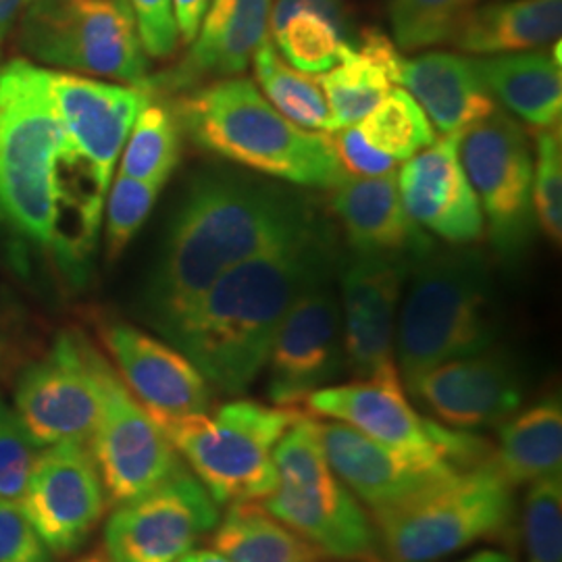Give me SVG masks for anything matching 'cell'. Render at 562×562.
Masks as SVG:
<instances>
[{
  "label": "cell",
  "mask_w": 562,
  "mask_h": 562,
  "mask_svg": "<svg viewBox=\"0 0 562 562\" xmlns=\"http://www.w3.org/2000/svg\"><path fill=\"white\" fill-rule=\"evenodd\" d=\"M104 190L74 150L48 90V69L0 65V227L53 255L83 281L99 240Z\"/></svg>",
  "instance_id": "obj_1"
},
{
  "label": "cell",
  "mask_w": 562,
  "mask_h": 562,
  "mask_svg": "<svg viewBox=\"0 0 562 562\" xmlns=\"http://www.w3.org/2000/svg\"><path fill=\"white\" fill-rule=\"evenodd\" d=\"M302 194L234 169H206L188 183L142 290V317L162 338L227 269L308 227Z\"/></svg>",
  "instance_id": "obj_2"
},
{
  "label": "cell",
  "mask_w": 562,
  "mask_h": 562,
  "mask_svg": "<svg viewBox=\"0 0 562 562\" xmlns=\"http://www.w3.org/2000/svg\"><path fill=\"white\" fill-rule=\"evenodd\" d=\"M322 222L227 269L165 336L211 387L244 394L261 375L281 322L302 290L331 271Z\"/></svg>",
  "instance_id": "obj_3"
},
{
  "label": "cell",
  "mask_w": 562,
  "mask_h": 562,
  "mask_svg": "<svg viewBox=\"0 0 562 562\" xmlns=\"http://www.w3.org/2000/svg\"><path fill=\"white\" fill-rule=\"evenodd\" d=\"M173 113L192 144L273 180L331 190L346 176L329 134L285 120L252 80L225 78L192 88Z\"/></svg>",
  "instance_id": "obj_4"
},
{
  "label": "cell",
  "mask_w": 562,
  "mask_h": 562,
  "mask_svg": "<svg viewBox=\"0 0 562 562\" xmlns=\"http://www.w3.org/2000/svg\"><path fill=\"white\" fill-rule=\"evenodd\" d=\"M408 278L394 338L404 385L436 364L496 346L501 319L483 252L434 248L413 262Z\"/></svg>",
  "instance_id": "obj_5"
},
{
  "label": "cell",
  "mask_w": 562,
  "mask_h": 562,
  "mask_svg": "<svg viewBox=\"0 0 562 562\" xmlns=\"http://www.w3.org/2000/svg\"><path fill=\"white\" fill-rule=\"evenodd\" d=\"M515 487L494 454L371 513L383 562H436L504 536L515 519Z\"/></svg>",
  "instance_id": "obj_6"
},
{
  "label": "cell",
  "mask_w": 562,
  "mask_h": 562,
  "mask_svg": "<svg viewBox=\"0 0 562 562\" xmlns=\"http://www.w3.org/2000/svg\"><path fill=\"white\" fill-rule=\"evenodd\" d=\"M301 415L292 406L246 398L225 402L211 415L167 417L150 413L192 475L220 506L261 503L276 492L273 450Z\"/></svg>",
  "instance_id": "obj_7"
},
{
  "label": "cell",
  "mask_w": 562,
  "mask_h": 562,
  "mask_svg": "<svg viewBox=\"0 0 562 562\" xmlns=\"http://www.w3.org/2000/svg\"><path fill=\"white\" fill-rule=\"evenodd\" d=\"M21 48L46 67L146 88L148 55L127 0H30Z\"/></svg>",
  "instance_id": "obj_8"
},
{
  "label": "cell",
  "mask_w": 562,
  "mask_h": 562,
  "mask_svg": "<svg viewBox=\"0 0 562 562\" xmlns=\"http://www.w3.org/2000/svg\"><path fill=\"white\" fill-rule=\"evenodd\" d=\"M304 404L311 415L344 423L425 467L462 471L492 454L490 443L471 431L450 429L422 417L408 402L401 373L380 380L331 383L313 392Z\"/></svg>",
  "instance_id": "obj_9"
},
{
  "label": "cell",
  "mask_w": 562,
  "mask_h": 562,
  "mask_svg": "<svg viewBox=\"0 0 562 562\" xmlns=\"http://www.w3.org/2000/svg\"><path fill=\"white\" fill-rule=\"evenodd\" d=\"M459 159L494 250L503 261H517L533 232V157L525 130L496 109L462 130Z\"/></svg>",
  "instance_id": "obj_10"
},
{
  "label": "cell",
  "mask_w": 562,
  "mask_h": 562,
  "mask_svg": "<svg viewBox=\"0 0 562 562\" xmlns=\"http://www.w3.org/2000/svg\"><path fill=\"white\" fill-rule=\"evenodd\" d=\"M90 361L101 390V415L88 448L106 501L117 506L165 482L183 462L161 427L94 346Z\"/></svg>",
  "instance_id": "obj_11"
},
{
  "label": "cell",
  "mask_w": 562,
  "mask_h": 562,
  "mask_svg": "<svg viewBox=\"0 0 562 562\" xmlns=\"http://www.w3.org/2000/svg\"><path fill=\"white\" fill-rule=\"evenodd\" d=\"M220 522V504L181 464L165 482L117 504L104 527L113 562H178Z\"/></svg>",
  "instance_id": "obj_12"
},
{
  "label": "cell",
  "mask_w": 562,
  "mask_h": 562,
  "mask_svg": "<svg viewBox=\"0 0 562 562\" xmlns=\"http://www.w3.org/2000/svg\"><path fill=\"white\" fill-rule=\"evenodd\" d=\"M331 271L311 281L288 308L267 359V396L292 406L338 380L346 364L340 299Z\"/></svg>",
  "instance_id": "obj_13"
},
{
  "label": "cell",
  "mask_w": 562,
  "mask_h": 562,
  "mask_svg": "<svg viewBox=\"0 0 562 562\" xmlns=\"http://www.w3.org/2000/svg\"><path fill=\"white\" fill-rule=\"evenodd\" d=\"M90 350V341L60 334L53 348L21 373L15 413L38 448L90 442L101 415V390Z\"/></svg>",
  "instance_id": "obj_14"
},
{
  "label": "cell",
  "mask_w": 562,
  "mask_h": 562,
  "mask_svg": "<svg viewBox=\"0 0 562 562\" xmlns=\"http://www.w3.org/2000/svg\"><path fill=\"white\" fill-rule=\"evenodd\" d=\"M106 503L88 442H60L38 454L20 508L55 557H69L97 529Z\"/></svg>",
  "instance_id": "obj_15"
},
{
  "label": "cell",
  "mask_w": 562,
  "mask_h": 562,
  "mask_svg": "<svg viewBox=\"0 0 562 562\" xmlns=\"http://www.w3.org/2000/svg\"><path fill=\"white\" fill-rule=\"evenodd\" d=\"M413 262L402 257L355 255L341 271L340 308L346 364L359 380L396 375V322Z\"/></svg>",
  "instance_id": "obj_16"
},
{
  "label": "cell",
  "mask_w": 562,
  "mask_h": 562,
  "mask_svg": "<svg viewBox=\"0 0 562 562\" xmlns=\"http://www.w3.org/2000/svg\"><path fill=\"white\" fill-rule=\"evenodd\" d=\"M404 387L438 422L461 431L501 425L525 401L519 362L496 346L436 364Z\"/></svg>",
  "instance_id": "obj_17"
},
{
  "label": "cell",
  "mask_w": 562,
  "mask_h": 562,
  "mask_svg": "<svg viewBox=\"0 0 562 562\" xmlns=\"http://www.w3.org/2000/svg\"><path fill=\"white\" fill-rule=\"evenodd\" d=\"M48 69V90L63 130L102 188H111L121 150L153 94L146 88Z\"/></svg>",
  "instance_id": "obj_18"
},
{
  "label": "cell",
  "mask_w": 562,
  "mask_h": 562,
  "mask_svg": "<svg viewBox=\"0 0 562 562\" xmlns=\"http://www.w3.org/2000/svg\"><path fill=\"white\" fill-rule=\"evenodd\" d=\"M101 336L121 380L146 411L167 417L211 411V383L173 344L125 322L102 323Z\"/></svg>",
  "instance_id": "obj_19"
},
{
  "label": "cell",
  "mask_w": 562,
  "mask_h": 562,
  "mask_svg": "<svg viewBox=\"0 0 562 562\" xmlns=\"http://www.w3.org/2000/svg\"><path fill=\"white\" fill-rule=\"evenodd\" d=\"M461 134H443L404 161L396 181L402 204L413 222L442 240L464 246L482 238L485 223L459 159Z\"/></svg>",
  "instance_id": "obj_20"
},
{
  "label": "cell",
  "mask_w": 562,
  "mask_h": 562,
  "mask_svg": "<svg viewBox=\"0 0 562 562\" xmlns=\"http://www.w3.org/2000/svg\"><path fill=\"white\" fill-rule=\"evenodd\" d=\"M271 7L273 0H211L183 59L162 76L148 78L146 90L183 94L209 81L241 76L269 41Z\"/></svg>",
  "instance_id": "obj_21"
},
{
  "label": "cell",
  "mask_w": 562,
  "mask_h": 562,
  "mask_svg": "<svg viewBox=\"0 0 562 562\" xmlns=\"http://www.w3.org/2000/svg\"><path fill=\"white\" fill-rule=\"evenodd\" d=\"M261 504L327 559L383 562L375 522L338 477L311 487L278 485Z\"/></svg>",
  "instance_id": "obj_22"
},
{
  "label": "cell",
  "mask_w": 562,
  "mask_h": 562,
  "mask_svg": "<svg viewBox=\"0 0 562 562\" xmlns=\"http://www.w3.org/2000/svg\"><path fill=\"white\" fill-rule=\"evenodd\" d=\"M317 425L331 471L371 513L401 503L423 487L459 473L411 461L344 423L323 419Z\"/></svg>",
  "instance_id": "obj_23"
},
{
  "label": "cell",
  "mask_w": 562,
  "mask_h": 562,
  "mask_svg": "<svg viewBox=\"0 0 562 562\" xmlns=\"http://www.w3.org/2000/svg\"><path fill=\"white\" fill-rule=\"evenodd\" d=\"M331 209L355 255L419 261L434 250L431 238L402 204L396 173L380 178L344 176L331 188Z\"/></svg>",
  "instance_id": "obj_24"
},
{
  "label": "cell",
  "mask_w": 562,
  "mask_h": 562,
  "mask_svg": "<svg viewBox=\"0 0 562 562\" xmlns=\"http://www.w3.org/2000/svg\"><path fill=\"white\" fill-rule=\"evenodd\" d=\"M398 86L422 104L427 120L442 136L462 132L496 111L475 59L457 53L431 50L404 59Z\"/></svg>",
  "instance_id": "obj_25"
},
{
  "label": "cell",
  "mask_w": 562,
  "mask_h": 562,
  "mask_svg": "<svg viewBox=\"0 0 562 562\" xmlns=\"http://www.w3.org/2000/svg\"><path fill=\"white\" fill-rule=\"evenodd\" d=\"M402 63L401 48L380 30H364L359 46H346L340 60L317 76L329 109L327 132L359 125L398 86Z\"/></svg>",
  "instance_id": "obj_26"
},
{
  "label": "cell",
  "mask_w": 562,
  "mask_h": 562,
  "mask_svg": "<svg viewBox=\"0 0 562 562\" xmlns=\"http://www.w3.org/2000/svg\"><path fill=\"white\" fill-rule=\"evenodd\" d=\"M561 30L562 0H492L473 4L448 42L469 55L496 57L546 48Z\"/></svg>",
  "instance_id": "obj_27"
},
{
  "label": "cell",
  "mask_w": 562,
  "mask_h": 562,
  "mask_svg": "<svg viewBox=\"0 0 562 562\" xmlns=\"http://www.w3.org/2000/svg\"><path fill=\"white\" fill-rule=\"evenodd\" d=\"M494 101L529 123L548 130L561 125V42L554 48L475 59Z\"/></svg>",
  "instance_id": "obj_28"
},
{
  "label": "cell",
  "mask_w": 562,
  "mask_h": 562,
  "mask_svg": "<svg viewBox=\"0 0 562 562\" xmlns=\"http://www.w3.org/2000/svg\"><path fill=\"white\" fill-rule=\"evenodd\" d=\"M269 27L278 53L302 74L322 76L355 44L344 0H276Z\"/></svg>",
  "instance_id": "obj_29"
},
{
  "label": "cell",
  "mask_w": 562,
  "mask_h": 562,
  "mask_svg": "<svg viewBox=\"0 0 562 562\" xmlns=\"http://www.w3.org/2000/svg\"><path fill=\"white\" fill-rule=\"evenodd\" d=\"M494 462L513 487L561 475L562 404L557 394L501 423Z\"/></svg>",
  "instance_id": "obj_30"
},
{
  "label": "cell",
  "mask_w": 562,
  "mask_h": 562,
  "mask_svg": "<svg viewBox=\"0 0 562 562\" xmlns=\"http://www.w3.org/2000/svg\"><path fill=\"white\" fill-rule=\"evenodd\" d=\"M213 531V550L229 562L329 561L261 503L229 504Z\"/></svg>",
  "instance_id": "obj_31"
},
{
  "label": "cell",
  "mask_w": 562,
  "mask_h": 562,
  "mask_svg": "<svg viewBox=\"0 0 562 562\" xmlns=\"http://www.w3.org/2000/svg\"><path fill=\"white\" fill-rule=\"evenodd\" d=\"M180 157L181 127L173 109L150 99L123 146L120 176L165 188Z\"/></svg>",
  "instance_id": "obj_32"
},
{
  "label": "cell",
  "mask_w": 562,
  "mask_h": 562,
  "mask_svg": "<svg viewBox=\"0 0 562 562\" xmlns=\"http://www.w3.org/2000/svg\"><path fill=\"white\" fill-rule=\"evenodd\" d=\"M252 60L257 81L265 92L262 97L273 104V109L302 130L327 132L329 109L317 80L285 63L276 44L269 41L262 42Z\"/></svg>",
  "instance_id": "obj_33"
},
{
  "label": "cell",
  "mask_w": 562,
  "mask_h": 562,
  "mask_svg": "<svg viewBox=\"0 0 562 562\" xmlns=\"http://www.w3.org/2000/svg\"><path fill=\"white\" fill-rule=\"evenodd\" d=\"M362 138L375 150L404 162L438 140L436 127L427 120L422 104L402 86H394L359 123Z\"/></svg>",
  "instance_id": "obj_34"
},
{
  "label": "cell",
  "mask_w": 562,
  "mask_h": 562,
  "mask_svg": "<svg viewBox=\"0 0 562 562\" xmlns=\"http://www.w3.org/2000/svg\"><path fill=\"white\" fill-rule=\"evenodd\" d=\"M475 0H387L396 46L419 50L450 41L457 23Z\"/></svg>",
  "instance_id": "obj_35"
},
{
  "label": "cell",
  "mask_w": 562,
  "mask_h": 562,
  "mask_svg": "<svg viewBox=\"0 0 562 562\" xmlns=\"http://www.w3.org/2000/svg\"><path fill=\"white\" fill-rule=\"evenodd\" d=\"M522 540L529 562H562V480L531 483L522 503Z\"/></svg>",
  "instance_id": "obj_36"
},
{
  "label": "cell",
  "mask_w": 562,
  "mask_h": 562,
  "mask_svg": "<svg viewBox=\"0 0 562 562\" xmlns=\"http://www.w3.org/2000/svg\"><path fill=\"white\" fill-rule=\"evenodd\" d=\"M533 222L552 244L562 240V142L561 125L540 130L533 162Z\"/></svg>",
  "instance_id": "obj_37"
},
{
  "label": "cell",
  "mask_w": 562,
  "mask_h": 562,
  "mask_svg": "<svg viewBox=\"0 0 562 562\" xmlns=\"http://www.w3.org/2000/svg\"><path fill=\"white\" fill-rule=\"evenodd\" d=\"M161 190L157 183L132 180L125 176L115 178L106 194L104 248L109 261H117L130 241L140 232Z\"/></svg>",
  "instance_id": "obj_38"
},
{
  "label": "cell",
  "mask_w": 562,
  "mask_h": 562,
  "mask_svg": "<svg viewBox=\"0 0 562 562\" xmlns=\"http://www.w3.org/2000/svg\"><path fill=\"white\" fill-rule=\"evenodd\" d=\"M38 454L15 408L0 398V503H20Z\"/></svg>",
  "instance_id": "obj_39"
},
{
  "label": "cell",
  "mask_w": 562,
  "mask_h": 562,
  "mask_svg": "<svg viewBox=\"0 0 562 562\" xmlns=\"http://www.w3.org/2000/svg\"><path fill=\"white\" fill-rule=\"evenodd\" d=\"M138 23L142 46L148 57L167 59L178 50L180 30L173 0H127Z\"/></svg>",
  "instance_id": "obj_40"
},
{
  "label": "cell",
  "mask_w": 562,
  "mask_h": 562,
  "mask_svg": "<svg viewBox=\"0 0 562 562\" xmlns=\"http://www.w3.org/2000/svg\"><path fill=\"white\" fill-rule=\"evenodd\" d=\"M53 552L15 503H0V562H50Z\"/></svg>",
  "instance_id": "obj_41"
},
{
  "label": "cell",
  "mask_w": 562,
  "mask_h": 562,
  "mask_svg": "<svg viewBox=\"0 0 562 562\" xmlns=\"http://www.w3.org/2000/svg\"><path fill=\"white\" fill-rule=\"evenodd\" d=\"M331 146L338 155L341 169L346 176L357 178H380L387 173H396V165L392 157L375 150L369 142L362 138L359 125H350L338 132H327Z\"/></svg>",
  "instance_id": "obj_42"
},
{
  "label": "cell",
  "mask_w": 562,
  "mask_h": 562,
  "mask_svg": "<svg viewBox=\"0 0 562 562\" xmlns=\"http://www.w3.org/2000/svg\"><path fill=\"white\" fill-rule=\"evenodd\" d=\"M209 2L211 0H173L176 21H178V30H180V41L186 42V44L194 41Z\"/></svg>",
  "instance_id": "obj_43"
},
{
  "label": "cell",
  "mask_w": 562,
  "mask_h": 562,
  "mask_svg": "<svg viewBox=\"0 0 562 562\" xmlns=\"http://www.w3.org/2000/svg\"><path fill=\"white\" fill-rule=\"evenodd\" d=\"M30 0H0V50L13 34Z\"/></svg>",
  "instance_id": "obj_44"
},
{
  "label": "cell",
  "mask_w": 562,
  "mask_h": 562,
  "mask_svg": "<svg viewBox=\"0 0 562 562\" xmlns=\"http://www.w3.org/2000/svg\"><path fill=\"white\" fill-rule=\"evenodd\" d=\"M178 562H229L217 550H192L186 557H181Z\"/></svg>",
  "instance_id": "obj_45"
},
{
  "label": "cell",
  "mask_w": 562,
  "mask_h": 562,
  "mask_svg": "<svg viewBox=\"0 0 562 562\" xmlns=\"http://www.w3.org/2000/svg\"><path fill=\"white\" fill-rule=\"evenodd\" d=\"M459 562H510V559L498 550H482V552H475L473 557L462 559Z\"/></svg>",
  "instance_id": "obj_46"
},
{
  "label": "cell",
  "mask_w": 562,
  "mask_h": 562,
  "mask_svg": "<svg viewBox=\"0 0 562 562\" xmlns=\"http://www.w3.org/2000/svg\"><path fill=\"white\" fill-rule=\"evenodd\" d=\"M76 562H113L111 561V557L106 554V550L104 548H99V550H92V552H88V554H83L81 559H78Z\"/></svg>",
  "instance_id": "obj_47"
},
{
  "label": "cell",
  "mask_w": 562,
  "mask_h": 562,
  "mask_svg": "<svg viewBox=\"0 0 562 562\" xmlns=\"http://www.w3.org/2000/svg\"><path fill=\"white\" fill-rule=\"evenodd\" d=\"M2 361H4V340L0 336V367H2Z\"/></svg>",
  "instance_id": "obj_48"
}]
</instances>
